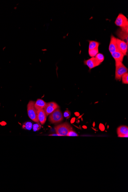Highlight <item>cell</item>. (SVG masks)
Returning <instances> with one entry per match:
<instances>
[{"mask_svg":"<svg viewBox=\"0 0 128 192\" xmlns=\"http://www.w3.org/2000/svg\"><path fill=\"white\" fill-rule=\"evenodd\" d=\"M122 82L124 84H128V73H127L124 74L121 77Z\"/></svg>","mask_w":128,"mask_h":192,"instance_id":"cell-19","label":"cell"},{"mask_svg":"<svg viewBox=\"0 0 128 192\" xmlns=\"http://www.w3.org/2000/svg\"><path fill=\"white\" fill-rule=\"evenodd\" d=\"M37 114L38 121L40 123L41 125H44L46 122L47 115L43 109L37 110Z\"/></svg>","mask_w":128,"mask_h":192,"instance_id":"cell-12","label":"cell"},{"mask_svg":"<svg viewBox=\"0 0 128 192\" xmlns=\"http://www.w3.org/2000/svg\"><path fill=\"white\" fill-rule=\"evenodd\" d=\"M63 117L60 109L58 108L50 115L49 121L52 124L58 123L63 121Z\"/></svg>","mask_w":128,"mask_h":192,"instance_id":"cell-4","label":"cell"},{"mask_svg":"<svg viewBox=\"0 0 128 192\" xmlns=\"http://www.w3.org/2000/svg\"><path fill=\"white\" fill-rule=\"evenodd\" d=\"M33 125L32 122H27L24 123L22 125L23 129L26 130H31L32 128Z\"/></svg>","mask_w":128,"mask_h":192,"instance_id":"cell-16","label":"cell"},{"mask_svg":"<svg viewBox=\"0 0 128 192\" xmlns=\"http://www.w3.org/2000/svg\"><path fill=\"white\" fill-rule=\"evenodd\" d=\"M115 24L121 28L128 27V20L125 16L121 13L118 14Z\"/></svg>","mask_w":128,"mask_h":192,"instance_id":"cell-5","label":"cell"},{"mask_svg":"<svg viewBox=\"0 0 128 192\" xmlns=\"http://www.w3.org/2000/svg\"><path fill=\"white\" fill-rule=\"evenodd\" d=\"M35 102L30 101L27 105V113L29 118L34 122L38 123V117H37V111L35 107L34 104Z\"/></svg>","mask_w":128,"mask_h":192,"instance_id":"cell-3","label":"cell"},{"mask_svg":"<svg viewBox=\"0 0 128 192\" xmlns=\"http://www.w3.org/2000/svg\"><path fill=\"white\" fill-rule=\"evenodd\" d=\"M89 50H92L99 48L100 45L99 42L95 41H89Z\"/></svg>","mask_w":128,"mask_h":192,"instance_id":"cell-15","label":"cell"},{"mask_svg":"<svg viewBox=\"0 0 128 192\" xmlns=\"http://www.w3.org/2000/svg\"><path fill=\"white\" fill-rule=\"evenodd\" d=\"M32 128L34 131H38L41 129V125L39 122L37 123V124H35L33 125Z\"/></svg>","mask_w":128,"mask_h":192,"instance_id":"cell-20","label":"cell"},{"mask_svg":"<svg viewBox=\"0 0 128 192\" xmlns=\"http://www.w3.org/2000/svg\"><path fill=\"white\" fill-rule=\"evenodd\" d=\"M117 134L118 137H128V127L125 125H122L117 129Z\"/></svg>","mask_w":128,"mask_h":192,"instance_id":"cell-10","label":"cell"},{"mask_svg":"<svg viewBox=\"0 0 128 192\" xmlns=\"http://www.w3.org/2000/svg\"><path fill=\"white\" fill-rule=\"evenodd\" d=\"M117 38L114 36L112 35L110 37V42L109 48V51L111 53L119 51L117 46Z\"/></svg>","mask_w":128,"mask_h":192,"instance_id":"cell-8","label":"cell"},{"mask_svg":"<svg viewBox=\"0 0 128 192\" xmlns=\"http://www.w3.org/2000/svg\"><path fill=\"white\" fill-rule=\"evenodd\" d=\"M46 103L44 101L41 99H38L35 103V107L36 110H41L44 109L46 106Z\"/></svg>","mask_w":128,"mask_h":192,"instance_id":"cell-14","label":"cell"},{"mask_svg":"<svg viewBox=\"0 0 128 192\" xmlns=\"http://www.w3.org/2000/svg\"><path fill=\"white\" fill-rule=\"evenodd\" d=\"M84 64L87 65L89 68L91 70L93 68L99 66L101 63L96 59L95 57H92L91 58L84 61Z\"/></svg>","mask_w":128,"mask_h":192,"instance_id":"cell-9","label":"cell"},{"mask_svg":"<svg viewBox=\"0 0 128 192\" xmlns=\"http://www.w3.org/2000/svg\"><path fill=\"white\" fill-rule=\"evenodd\" d=\"M67 136L69 137H76L78 136V135L72 129L68 132Z\"/></svg>","mask_w":128,"mask_h":192,"instance_id":"cell-21","label":"cell"},{"mask_svg":"<svg viewBox=\"0 0 128 192\" xmlns=\"http://www.w3.org/2000/svg\"><path fill=\"white\" fill-rule=\"evenodd\" d=\"M71 115V113L69 110H66L64 112L63 116L66 118V119H69Z\"/></svg>","mask_w":128,"mask_h":192,"instance_id":"cell-22","label":"cell"},{"mask_svg":"<svg viewBox=\"0 0 128 192\" xmlns=\"http://www.w3.org/2000/svg\"><path fill=\"white\" fill-rule=\"evenodd\" d=\"M117 45L118 50L124 55H126L128 51V45L124 41L117 38Z\"/></svg>","mask_w":128,"mask_h":192,"instance_id":"cell-7","label":"cell"},{"mask_svg":"<svg viewBox=\"0 0 128 192\" xmlns=\"http://www.w3.org/2000/svg\"><path fill=\"white\" fill-rule=\"evenodd\" d=\"M88 53L89 55L92 58L95 57L99 53V48L92 49V50H89Z\"/></svg>","mask_w":128,"mask_h":192,"instance_id":"cell-17","label":"cell"},{"mask_svg":"<svg viewBox=\"0 0 128 192\" xmlns=\"http://www.w3.org/2000/svg\"><path fill=\"white\" fill-rule=\"evenodd\" d=\"M95 57L100 63H102L104 60V56L102 53H98Z\"/></svg>","mask_w":128,"mask_h":192,"instance_id":"cell-18","label":"cell"},{"mask_svg":"<svg viewBox=\"0 0 128 192\" xmlns=\"http://www.w3.org/2000/svg\"><path fill=\"white\" fill-rule=\"evenodd\" d=\"M58 108H60L59 106L56 102H50L46 103V106L43 109L46 115L48 116Z\"/></svg>","mask_w":128,"mask_h":192,"instance_id":"cell-6","label":"cell"},{"mask_svg":"<svg viewBox=\"0 0 128 192\" xmlns=\"http://www.w3.org/2000/svg\"><path fill=\"white\" fill-rule=\"evenodd\" d=\"M127 72V68L122 62L115 61V79L116 80L121 81L122 76Z\"/></svg>","mask_w":128,"mask_h":192,"instance_id":"cell-2","label":"cell"},{"mask_svg":"<svg viewBox=\"0 0 128 192\" xmlns=\"http://www.w3.org/2000/svg\"><path fill=\"white\" fill-rule=\"evenodd\" d=\"M128 27L121 28L117 32V35L119 38L122 39V40H124L126 41V43L128 45Z\"/></svg>","mask_w":128,"mask_h":192,"instance_id":"cell-11","label":"cell"},{"mask_svg":"<svg viewBox=\"0 0 128 192\" xmlns=\"http://www.w3.org/2000/svg\"><path fill=\"white\" fill-rule=\"evenodd\" d=\"M72 129L71 125L67 122L58 125L54 127L56 134L58 135L65 136H67L68 132Z\"/></svg>","mask_w":128,"mask_h":192,"instance_id":"cell-1","label":"cell"},{"mask_svg":"<svg viewBox=\"0 0 128 192\" xmlns=\"http://www.w3.org/2000/svg\"><path fill=\"white\" fill-rule=\"evenodd\" d=\"M111 55L113 58L114 59L115 61H120L122 62L123 61L124 55L120 51L115 52L111 53Z\"/></svg>","mask_w":128,"mask_h":192,"instance_id":"cell-13","label":"cell"}]
</instances>
